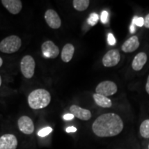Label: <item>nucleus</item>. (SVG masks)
Wrapping results in <instances>:
<instances>
[{
	"mask_svg": "<svg viewBox=\"0 0 149 149\" xmlns=\"http://www.w3.org/2000/svg\"><path fill=\"white\" fill-rule=\"evenodd\" d=\"M99 19V16L96 13H92L89 17L88 19V24H90L91 26H94L95 25L97 24V22Z\"/></svg>",
	"mask_w": 149,
	"mask_h": 149,
	"instance_id": "nucleus-21",
	"label": "nucleus"
},
{
	"mask_svg": "<svg viewBox=\"0 0 149 149\" xmlns=\"http://www.w3.org/2000/svg\"><path fill=\"white\" fill-rule=\"evenodd\" d=\"M74 117V115L71 114V113H68V114H66L64 115V119L65 120H71Z\"/></svg>",
	"mask_w": 149,
	"mask_h": 149,
	"instance_id": "nucleus-25",
	"label": "nucleus"
},
{
	"mask_svg": "<svg viewBox=\"0 0 149 149\" xmlns=\"http://www.w3.org/2000/svg\"><path fill=\"white\" fill-rule=\"evenodd\" d=\"M144 19L142 17H138L135 16L133 19V22L132 24L135 26H138L139 27H141L144 26Z\"/></svg>",
	"mask_w": 149,
	"mask_h": 149,
	"instance_id": "nucleus-20",
	"label": "nucleus"
},
{
	"mask_svg": "<svg viewBox=\"0 0 149 149\" xmlns=\"http://www.w3.org/2000/svg\"><path fill=\"white\" fill-rule=\"evenodd\" d=\"M2 64H3V60H2V59L0 57V67L2 66Z\"/></svg>",
	"mask_w": 149,
	"mask_h": 149,
	"instance_id": "nucleus-29",
	"label": "nucleus"
},
{
	"mask_svg": "<svg viewBox=\"0 0 149 149\" xmlns=\"http://www.w3.org/2000/svg\"><path fill=\"white\" fill-rule=\"evenodd\" d=\"M42 51L44 57L49 59H55L59 54L58 46H56L52 41H46L43 43Z\"/></svg>",
	"mask_w": 149,
	"mask_h": 149,
	"instance_id": "nucleus-7",
	"label": "nucleus"
},
{
	"mask_svg": "<svg viewBox=\"0 0 149 149\" xmlns=\"http://www.w3.org/2000/svg\"><path fill=\"white\" fill-rule=\"evenodd\" d=\"M144 26L146 28H147V29H149V13L145 17Z\"/></svg>",
	"mask_w": 149,
	"mask_h": 149,
	"instance_id": "nucleus-24",
	"label": "nucleus"
},
{
	"mask_svg": "<svg viewBox=\"0 0 149 149\" xmlns=\"http://www.w3.org/2000/svg\"><path fill=\"white\" fill-rule=\"evenodd\" d=\"M108 17H109V13L107 10H104L101 15V21L103 24L107 23Z\"/></svg>",
	"mask_w": 149,
	"mask_h": 149,
	"instance_id": "nucleus-23",
	"label": "nucleus"
},
{
	"mask_svg": "<svg viewBox=\"0 0 149 149\" xmlns=\"http://www.w3.org/2000/svg\"><path fill=\"white\" fill-rule=\"evenodd\" d=\"M124 128V123L118 115L105 113L95 120L92 126L93 133L100 137H114L119 135Z\"/></svg>",
	"mask_w": 149,
	"mask_h": 149,
	"instance_id": "nucleus-1",
	"label": "nucleus"
},
{
	"mask_svg": "<svg viewBox=\"0 0 149 149\" xmlns=\"http://www.w3.org/2000/svg\"><path fill=\"white\" fill-rule=\"evenodd\" d=\"M139 46V39L137 36L130 37L122 46V50L124 53H132L136 51Z\"/></svg>",
	"mask_w": 149,
	"mask_h": 149,
	"instance_id": "nucleus-13",
	"label": "nucleus"
},
{
	"mask_svg": "<svg viewBox=\"0 0 149 149\" xmlns=\"http://www.w3.org/2000/svg\"><path fill=\"white\" fill-rule=\"evenodd\" d=\"M148 149H149V144H148Z\"/></svg>",
	"mask_w": 149,
	"mask_h": 149,
	"instance_id": "nucleus-31",
	"label": "nucleus"
},
{
	"mask_svg": "<svg viewBox=\"0 0 149 149\" xmlns=\"http://www.w3.org/2000/svg\"><path fill=\"white\" fill-rule=\"evenodd\" d=\"M20 68L23 75L27 79L33 77L35 73V61L32 56L26 55L22 59L20 63Z\"/></svg>",
	"mask_w": 149,
	"mask_h": 149,
	"instance_id": "nucleus-4",
	"label": "nucleus"
},
{
	"mask_svg": "<svg viewBox=\"0 0 149 149\" xmlns=\"http://www.w3.org/2000/svg\"><path fill=\"white\" fill-rule=\"evenodd\" d=\"M108 43L111 46H114L116 44V40H115L114 36L112 33H109L108 35Z\"/></svg>",
	"mask_w": 149,
	"mask_h": 149,
	"instance_id": "nucleus-22",
	"label": "nucleus"
},
{
	"mask_svg": "<svg viewBox=\"0 0 149 149\" xmlns=\"http://www.w3.org/2000/svg\"><path fill=\"white\" fill-rule=\"evenodd\" d=\"M93 99H94V101L95 102V103L97 104L99 107L102 108L111 107L112 102L107 97L101 95L97 94V93L93 95Z\"/></svg>",
	"mask_w": 149,
	"mask_h": 149,
	"instance_id": "nucleus-16",
	"label": "nucleus"
},
{
	"mask_svg": "<svg viewBox=\"0 0 149 149\" xmlns=\"http://www.w3.org/2000/svg\"><path fill=\"white\" fill-rule=\"evenodd\" d=\"M51 100L50 93L44 89H36L29 94L28 102L33 109H42L49 105Z\"/></svg>",
	"mask_w": 149,
	"mask_h": 149,
	"instance_id": "nucleus-2",
	"label": "nucleus"
},
{
	"mask_svg": "<svg viewBox=\"0 0 149 149\" xmlns=\"http://www.w3.org/2000/svg\"><path fill=\"white\" fill-rule=\"evenodd\" d=\"M1 76H0V86H1Z\"/></svg>",
	"mask_w": 149,
	"mask_h": 149,
	"instance_id": "nucleus-30",
	"label": "nucleus"
},
{
	"mask_svg": "<svg viewBox=\"0 0 149 149\" xmlns=\"http://www.w3.org/2000/svg\"><path fill=\"white\" fill-rule=\"evenodd\" d=\"M66 131L67 133H74V132L77 131V128L74 126H69L66 128Z\"/></svg>",
	"mask_w": 149,
	"mask_h": 149,
	"instance_id": "nucleus-26",
	"label": "nucleus"
},
{
	"mask_svg": "<svg viewBox=\"0 0 149 149\" xmlns=\"http://www.w3.org/2000/svg\"><path fill=\"white\" fill-rule=\"evenodd\" d=\"M44 18L46 23L51 29H57L60 28L61 24V19L57 13L53 9H48L46 11Z\"/></svg>",
	"mask_w": 149,
	"mask_h": 149,
	"instance_id": "nucleus-8",
	"label": "nucleus"
},
{
	"mask_svg": "<svg viewBox=\"0 0 149 149\" xmlns=\"http://www.w3.org/2000/svg\"><path fill=\"white\" fill-rule=\"evenodd\" d=\"M90 4L89 0H74L72 1L74 8L77 11H84L88 8Z\"/></svg>",
	"mask_w": 149,
	"mask_h": 149,
	"instance_id": "nucleus-17",
	"label": "nucleus"
},
{
	"mask_svg": "<svg viewBox=\"0 0 149 149\" xmlns=\"http://www.w3.org/2000/svg\"><path fill=\"white\" fill-rule=\"evenodd\" d=\"M146 91L148 94L149 95V75L148 78H147V81H146Z\"/></svg>",
	"mask_w": 149,
	"mask_h": 149,
	"instance_id": "nucleus-27",
	"label": "nucleus"
},
{
	"mask_svg": "<svg viewBox=\"0 0 149 149\" xmlns=\"http://www.w3.org/2000/svg\"><path fill=\"white\" fill-rule=\"evenodd\" d=\"M139 133L144 138H149V120H144L141 123L139 128Z\"/></svg>",
	"mask_w": 149,
	"mask_h": 149,
	"instance_id": "nucleus-18",
	"label": "nucleus"
},
{
	"mask_svg": "<svg viewBox=\"0 0 149 149\" xmlns=\"http://www.w3.org/2000/svg\"><path fill=\"white\" fill-rule=\"evenodd\" d=\"M1 3L13 15L18 14L22 9V3L20 0H2Z\"/></svg>",
	"mask_w": 149,
	"mask_h": 149,
	"instance_id": "nucleus-12",
	"label": "nucleus"
},
{
	"mask_svg": "<svg viewBox=\"0 0 149 149\" xmlns=\"http://www.w3.org/2000/svg\"><path fill=\"white\" fill-rule=\"evenodd\" d=\"M147 61V55L145 53H139L134 57L132 62V68L135 71H139L142 69Z\"/></svg>",
	"mask_w": 149,
	"mask_h": 149,
	"instance_id": "nucleus-14",
	"label": "nucleus"
},
{
	"mask_svg": "<svg viewBox=\"0 0 149 149\" xmlns=\"http://www.w3.org/2000/svg\"><path fill=\"white\" fill-rule=\"evenodd\" d=\"M74 53V47L71 44H66L63 47L61 53V58L64 62H69L73 57Z\"/></svg>",
	"mask_w": 149,
	"mask_h": 149,
	"instance_id": "nucleus-15",
	"label": "nucleus"
},
{
	"mask_svg": "<svg viewBox=\"0 0 149 149\" xmlns=\"http://www.w3.org/2000/svg\"><path fill=\"white\" fill-rule=\"evenodd\" d=\"M135 26L133 25V24H131V26H130V33H134L135 32Z\"/></svg>",
	"mask_w": 149,
	"mask_h": 149,
	"instance_id": "nucleus-28",
	"label": "nucleus"
},
{
	"mask_svg": "<svg viewBox=\"0 0 149 149\" xmlns=\"http://www.w3.org/2000/svg\"><path fill=\"white\" fill-rule=\"evenodd\" d=\"M71 114L81 120L87 121L91 118V113L88 109H84L77 105H72L70 108Z\"/></svg>",
	"mask_w": 149,
	"mask_h": 149,
	"instance_id": "nucleus-11",
	"label": "nucleus"
},
{
	"mask_svg": "<svg viewBox=\"0 0 149 149\" xmlns=\"http://www.w3.org/2000/svg\"><path fill=\"white\" fill-rule=\"evenodd\" d=\"M52 130H53V129H52L51 127L47 126V127H45L42 128V129H41L40 131L37 133V135L40 136V137H46V136L49 135V134L51 133Z\"/></svg>",
	"mask_w": 149,
	"mask_h": 149,
	"instance_id": "nucleus-19",
	"label": "nucleus"
},
{
	"mask_svg": "<svg viewBox=\"0 0 149 149\" xmlns=\"http://www.w3.org/2000/svg\"><path fill=\"white\" fill-rule=\"evenodd\" d=\"M120 51L117 49H112L104 55L102 58V64L105 67H113L120 62Z\"/></svg>",
	"mask_w": 149,
	"mask_h": 149,
	"instance_id": "nucleus-6",
	"label": "nucleus"
},
{
	"mask_svg": "<svg viewBox=\"0 0 149 149\" xmlns=\"http://www.w3.org/2000/svg\"><path fill=\"white\" fill-rule=\"evenodd\" d=\"M19 129L26 135H31L34 132L35 126L33 120L28 116H22L17 122Z\"/></svg>",
	"mask_w": 149,
	"mask_h": 149,
	"instance_id": "nucleus-9",
	"label": "nucleus"
},
{
	"mask_svg": "<svg viewBox=\"0 0 149 149\" xmlns=\"http://www.w3.org/2000/svg\"><path fill=\"white\" fill-rule=\"evenodd\" d=\"M22 46V40L17 35H10L0 42V51L3 53H16Z\"/></svg>",
	"mask_w": 149,
	"mask_h": 149,
	"instance_id": "nucleus-3",
	"label": "nucleus"
},
{
	"mask_svg": "<svg viewBox=\"0 0 149 149\" xmlns=\"http://www.w3.org/2000/svg\"><path fill=\"white\" fill-rule=\"evenodd\" d=\"M95 91L97 94L105 97H109L117 93V86L116 84L113 81H104L97 86Z\"/></svg>",
	"mask_w": 149,
	"mask_h": 149,
	"instance_id": "nucleus-5",
	"label": "nucleus"
},
{
	"mask_svg": "<svg viewBox=\"0 0 149 149\" xmlns=\"http://www.w3.org/2000/svg\"><path fill=\"white\" fill-rule=\"evenodd\" d=\"M17 139L13 134H5L0 137V149H16Z\"/></svg>",
	"mask_w": 149,
	"mask_h": 149,
	"instance_id": "nucleus-10",
	"label": "nucleus"
}]
</instances>
